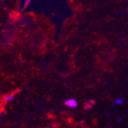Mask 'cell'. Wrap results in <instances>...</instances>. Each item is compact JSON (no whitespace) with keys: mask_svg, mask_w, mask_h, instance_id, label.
I'll use <instances>...</instances> for the list:
<instances>
[{"mask_svg":"<svg viewBox=\"0 0 128 128\" xmlns=\"http://www.w3.org/2000/svg\"><path fill=\"white\" fill-rule=\"evenodd\" d=\"M115 104H122L123 103V100L122 99H117L114 102Z\"/></svg>","mask_w":128,"mask_h":128,"instance_id":"3957f363","label":"cell"},{"mask_svg":"<svg viewBox=\"0 0 128 128\" xmlns=\"http://www.w3.org/2000/svg\"><path fill=\"white\" fill-rule=\"evenodd\" d=\"M120 122V121H122V118H119V120H118Z\"/></svg>","mask_w":128,"mask_h":128,"instance_id":"5b68a950","label":"cell"},{"mask_svg":"<svg viewBox=\"0 0 128 128\" xmlns=\"http://www.w3.org/2000/svg\"><path fill=\"white\" fill-rule=\"evenodd\" d=\"M14 97H15L14 94H9V95H7V96L5 97V98L3 99V100H4V102H5V103H9V102H12V101L14 100Z\"/></svg>","mask_w":128,"mask_h":128,"instance_id":"7a4b0ae2","label":"cell"},{"mask_svg":"<svg viewBox=\"0 0 128 128\" xmlns=\"http://www.w3.org/2000/svg\"><path fill=\"white\" fill-rule=\"evenodd\" d=\"M30 2V0H26V4H28Z\"/></svg>","mask_w":128,"mask_h":128,"instance_id":"277c9868","label":"cell"},{"mask_svg":"<svg viewBox=\"0 0 128 128\" xmlns=\"http://www.w3.org/2000/svg\"><path fill=\"white\" fill-rule=\"evenodd\" d=\"M65 105L67 106L74 108H76L77 106V102L75 99H69L65 102Z\"/></svg>","mask_w":128,"mask_h":128,"instance_id":"6da1fadb","label":"cell"}]
</instances>
